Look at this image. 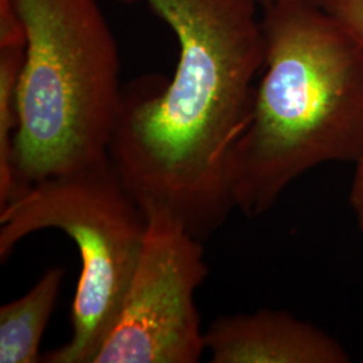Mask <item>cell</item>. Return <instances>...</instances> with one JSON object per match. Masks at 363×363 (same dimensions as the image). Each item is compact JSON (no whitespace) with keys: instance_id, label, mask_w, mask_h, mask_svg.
I'll return each mask as SVG.
<instances>
[{"instance_id":"obj_1","label":"cell","mask_w":363,"mask_h":363,"mask_svg":"<svg viewBox=\"0 0 363 363\" xmlns=\"http://www.w3.org/2000/svg\"><path fill=\"white\" fill-rule=\"evenodd\" d=\"M265 73L234 144L235 208L256 218L304 172L363 157V48L323 9L264 7Z\"/></svg>"},{"instance_id":"obj_2","label":"cell","mask_w":363,"mask_h":363,"mask_svg":"<svg viewBox=\"0 0 363 363\" xmlns=\"http://www.w3.org/2000/svg\"><path fill=\"white\" fill-rule=\"evenodd\" d=\"M22 26L18 195L108 159L123 93L116 39L97 0H0V35L15 37Z\"/></svg>"},{"instance_id":"obj_3","label":"cell","mask_w":363,"mask_h":363,"mask_svg":"<svg viewBox=\"0 0 363 363\" xmlns=\"http://www.w3.org/2000/svg\"><path fill=\"white\" fill-rule=\"evenodd\" d=\"M65 232L82 269L72 306L70 340L42 357L46 363H93L112 331L143 250L147 217L109 157L30 186L0 208V259L25 237Z\"/></svg>"},{"instance_id":"obj_4","label":"cell","mask_w":363,"mask_h":363,"mask_svg":"<svg viewBox=\"0 0 363 363\" xmlns=\"http://www.w3.org/2000/svg\"><path fill=\"white\" fill-rule=\"evenodd\" d=\"M118 1H144L179 42L174 76L138 105L147 132L172 148L195 152L232 139L250 117L253 82L265 65L259 0Z\"/></svg>"},{"instance_id":"obj_5","label":"cell","mask_w":363,"mask_h":363,"mask_svg":"<svg viewBox=\"0 0 363 363\" xmlns=\"http://www.w3.org/2000/svg\"><path fill=\"white\" fill-rule=\"evenodd\" d=\"M145 217L136 271L93 363H196L206 351L194 300L208 276L202 241L164 210Z\"/></svg>"},{"instance_id":"obj_6","label":"cell","mask_w":363,"mask_h":363,"mask_svg":"<svg viewBox=\"0 0 363 363\" xmlns=\"http://www.w3.org/2000/svg\"><path fill=\"white\" fill-rule=\"evenodd\" d=\"M213 363H346L350 355L322 328L283 311L220 316L205 331Z\"/></svg>"},{"instance_id":"obj_7","label":"cell","mask_w":363,"mask_h":363,"mask_svg":"<svg viewBox=\"0 0 363 363\" xmlns=\"http://www.w3.org/2000/svg\"><path fill=\"white\" fill-rule=\"evenodd\" d=\"M64 277L62 267L49 268L26 295L0 307V363L42 362L40 340Z\"/></svg>"},{"instance_id":"obj_8","label":"cell","mask_w":363,"mask_h":363,"mask_svg":"<svg viewBox=\"0 0 363 363\" xmlns=\"http://www.w3.org/2000/svg\"><path fill=\"white\" fill-rule=\"evenodd\" d=\"M25 45L0 46V208L18 195L13 169L18 128L16 89L25 62Z\"/></svg>"},{"instance_id":"obj_9","label":"cell","mask_w":363,"mask_h":363,"mask_svg":"<svg viewBox=\"0 0 363 363\" xmlns=\"http://www.w3.org/2000/svg\"><path fill=\"white\" fill-rule=\"evenodd\" d=\"M323 10L363 48V0H328Z\"/></svg>"},{"instance_id":"obj_10","label":"cell","mask_w":363,"mask_h":363,"mask_svg":"<svg viewBox=\"0 0 363 363\" xmlns=\"http://www.w3.org/2000/svg\"><path fill=\"white\" fill-rule=\"evenodd\" d=\"M350 203L358 228L363 234V157L355 163V172L351 183Z\"/></svg>"},{"instance_id":"obj_11","label":"cell","mask_w":363,"mask_h":363,"mask_svg":"<svg viewBox=\"0 0 363 363\" xmlns=\"http://www.w3.org/2000/svg\"><path fill=\"white\" fill-rule=\"evenodd\" d=\"M328 0H259V4L262 7H269V6H277V4H286V3H301V4H308V6H315L323 9Z\"/></svg>"}]
</instances>
